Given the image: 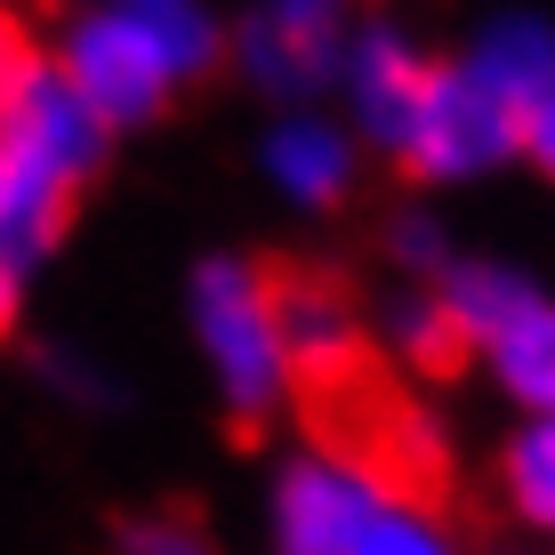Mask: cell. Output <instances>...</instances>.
<instances>
[{
  "mask_svg": "<svg viewBox=\"0 0 555 555\" xmlns=\"http://www.w3.org/2000/svg\"><path fill=\"white\" fill-rule=\"evenodd\" d=\"M185 338L209 395L242 427L298 403V362L282 338V274H266L250 250H202L185 266Z\"/></svg>",
  "mask_w": 555,
  "mask_h": 555,
  "instance_id": "cell-1",
  "label": "cell"
},
{
  "mask_svg": "<svg viewBox=\"0 0 555 555\" xmlns=\"http://www.w3.org/2000/svg\"><path fill=\"white\" fill-rule=\"evenodd\" d=\"M362 25V0H242L225 16V73L266 105H322L338 89V56Z\"/></svg>",
  "mask_w": 555,
  "mask_h": 555,
  "instance_id": "cell-2",
  "label": "cell"
},
{
  "mask_svg": "<svg viewBox=\"0 0 555 555\" xmlns=\"http://www.w3.org/2000/svg\"><path fill=\"white\" fill-rule=\"evenodd\" d=\"M403 483H387L371 451L354 443H298L266 475V555H354L371 515Z\"/></svg>",
  "mask_w": 555,
  "mask_h": 555,
  "instance_id": "cell-3",
  "label": "cell"
},
{
  "mask_svg": "<svg viewBox=\"0 0 555 555\" xmlns=\"http://www.w3.org/2000/svg\"><path fill=\"white\" fill-rule=\"evenodd\" d=\"M507 162H524V113H515L500 89H483L459 56H435L427 73V98H418V121L403 153H395V169H403L411 185H483L500 178Z\"/></svg>",
  "mask_w": 555,
  "mask_h": 555,
  "instance_id": "cell-4",
  "label": "cell"
},
{
  "mask_svg": "<svg viewBox=\"0 0 555 555\" xmlns=\"http://www.w3.org/2000/svg\"><path fill=\"white\" fill-rule=\"evenodd\" d=\"M56 73L81 89V105L98 113L113 138L153 129L185 98V81L169 73V56L145 41V25L121 9V0H98V9L65 16V33H56Z\"/></svg>",
  "mask_w": 555,
  "mask_h": 555,
  "instance_id": "cell-5",
  "label": "cell"
},
{
  "mask_svg": "<svg viewBox=\"0 0 555 555\" xmlns=\"http://www.w3.org/2000/svg\"><path fill=\"white\" fill-rule=\"evenodd\" d=\"M427 73H435V49L418 41L403 16H362L347 56H338V121L362 138V153H403L411 121H418V98H427Z\"/></svg>",
  "mask_w": 555,
  "mask_h": 555,
  "instance_id": "cell-6",
  "label": "cell"
},
{
  "mask_svg": "<svg viewBox=\"0 0 555 555\" xmlns=\"http://www.w3.org/2000/svg\"><path fill=\"white\" fill-rule=\"evenodd\" d=\"M0 153L49 169V178H65L73 194H81V185L105 169L113 129L81 105V89L56 73V56H33L25 49V65L0 81Z\"/></svg>",
  "mask_w": 555,
  "mask_h": 555,
  "instance_id": "cell-7",
  "label": "cell"
},
{
  "mask_svg": "<svg viewBox=\"0 0 555 555\" xmlns=\"http://www.w3.org/2000/svg\"><path fill=\"white\" fill-rule=\"evenodd\" d=\"M362 138L338 121V105H291V113H266L258 129V178L266 194L298 218H331V209L354 202L362 185Z\"/></svg>",
  "mask_w": 555,
  "mask_h": 555,
  "instance_id": "cell-8",
  "label": "cell"
},
{
  "mask_svg": "<svg viewBox=\"0 0 555 555\" xmlns=\"http://www.w3.org/2000/svg\"><path fill=\"white\" fill-rule=\"evenodd\" d=\"M451 56L483 89H500L515 113H531L555 89V16L531 9V0H507V9H491L483 25L467 33V49H451Z\"/></svg>",
  "mask_w": 555,
  "mask_h": 555,
  "instance_id": "cell-9",
  "label": "cell"
},
{
  "mask_svg": "<svg viewBox=\"0 0 555 555\" xmlns=\"http://www.w3.org/2000/svg\"><path fill=\"white\" fill-rule=\"evenodd\" d=\"M282 338H291V362H298V387H338V378L362 371V314L338 282L322 274H298L282 282Z\"/></svg>",
  "mask_w": 555,
  "mask_h": 555,
  "instance_id": "cell-10",
  "label": "cell"
},
{
  "mask_svg": "<svg viewBox=\"0 0 555 555\" xmlns=\"http://www.w3.org/2000/svg\"><path fill=\"white\" fill-rule=\"evenodd\" d=\"M475 362L515 418H555V291H540L507 331H491Z\"/></svg>",
  "mask_w": 555,
  "mask_h": 555,
  "instance_id": "cell-11",
  "label": "cell"
},
{
  "mask_svg": "<svg viewBox=\"0 0 555 555\" xmlns=\"http://www.w3.org/2000/svg\"><path fill=\"white\" fill-rule=\"evenodd\" d=\"M65 225H73V185L16 162V153H0V266L33 274L65 242Z\"/></svg>",
  "mask_w": 555,
  "mask_h": 555,
  "instance_id": "cell-12",
  "label": "cell"
},
{
  "mask_svg": "<svg viewBox=\"0 0 555 555\" xmlns=\"http://www.w3.org/2000/svg\"><path fill=\"white\" fill-rule=\"evenodd\" d=\"M491 483L515 531L555 547V418H507L500 451H491Z\"/></svg>",
  "mask_w": 555,
  "mask_h": 555,
  "instance_id": "cell-13",
  "label": "cell"
},
{
  "mask_svg": "<svg viewBox=\"0 0 555 555\" xmlns=\"http://www.w3.org/2000/svg\"><path fill=\"white\" fill-rule=\"evenodd\" d=\"M435 298H443L459 347L475 354L491 331H507V322L524 314L531 298H540V282H531L524 266H507V258H475V250H459V266H451L443 282H435Z\"/></svg>",
  "mask_w": 555,
  "mask_h": 555,
  "instance_id": "cell-14",
  "label": "cell"
},
{
  "mask_svg": "<svg viewBox=\"0 0 555 555\" xmlns=\"http://www.w3.org/2000/svg\"><path fill=\"white\" fill-rule=\"evenodd\" d=\"M121 9L145 25V41L169 56V73H178L185 89L209 81V73H225V16L209 9V0H121Z\"/></svg>",
  "mask_w": 555,
  "mask_h": 555,
  "instance_id": "cell-15",
  "label": "cell"
},
{
  "mask_svg": "<svg viewBox=\"0 0 555 555\" xmlns=\"http://www.w3.org/2000/svg\"><path fill=\"white\" fill-rule=\"evenodd\" d=\"M378 338H387V354L403 362L411 378H443L451 362H467L443 298H435V291H403V282H395V298L378 306Z\"/></svg>",
  "mask_w": 555,
  "mask_h": 555,
  "instance_id": "cell-16",
  "label": "cell"
},
{
  "mask_svg": "<svg viewBox=\"0 0 555 555\" xmlns=\"http://www.w3.org/2000/svg\"><path fill=\"white\" fill-rule=\"evenodd\" d=\"M378 250H387L403 291H435V282L459 266V242H451V225H443L435 202H395L387 218H378Z\"/></svg>",
  "mask_w": 555,
  "mask_h": 555,
  "instance_id": "cell-17",
  "label": "cell"
},
{
  "mask_svg": "<svg viewBox=\"0 0 555 555\" xmlns=\"http://www.w3.org/2000/svg\"><path fill=\"white\" fill-rule=\"evenodd\" d=\"M354 555H467V540L451 531V515H435L418 491H395L371 515V531L354 540Z\"/></svg>",
  "mask_w": 555,
  "mask_h": 555,
  "instance_id": "cell-18",
  "label": "cell"
},
{
  "mask_svg": "<svg viewBox=\"0 0 555 555\" xmlns=\"http://www.w3.org/2000/svg\"><path fill=\"white\" fill-rule=\"evenodd\" d=\"M113 555H218V531L194 507L162 500V507H129L113 524Z\"/></svg>",
  "mask_w": 555,
  "mask_h": 555,
  "instance_id": "cell-19",
  "label": "cell"
},
{
  "mask_svg": "<svg viewBox=\"0 0 555 555\" xmlns=\"http://www.w3.org/2000/svg\"><path fill=\"white\" fill-rule=\"evenodd\" d=\"M524 169H531L540 185H555V89L524 113Z\"/></svg>",
  "mask_w": 555,
  "mask_h": 555,
  "instance_id": "cell-20",
  "label": "cell"
},
{
  "mask_svg": "<svg viewBox=\"0 0 555 555\" xmlns=\"http://www.w3.org/2000/svg\"><path fill=\"white\" fill-rule=\"evenodd\" d=\"M41 371L56 378V395H73V403H113V378L98 362H73V354H41Z\"/></svg>",
  "mask_w": 555,
  "mask_h": 555,
  "instance_id": "cell-21",
  "label": "cell"
},
{
  "mask_svg": "<svg viewBox=\"0 0 555 555\" xmlns=\"http://www.w3.org/2000/svg\"><path fill=\"white\" fill-rule=\"evenodd\" d=\"M16 314H25V274H16V266H0V338L16 331Z\"/></svg>",
  "mask_w": 555,
  "mask_h": 555,
  "instance_id": "cell-22",
  "label": "cell"
},
{
  "mask_svg": "<svg viewBox=\"0 0 555 555\" xmlns=\"http://www.w3.org/2000/svg\"><path fill=\"white\" fill-rule=\"evenodd\" d=\"M25 65V33H16V16H9V0H0V81Z\"/></svg>",
  "mask_w": 555,
  "mask_h": 555,
  "instance_id": "cell-23",
  "label": "cell"
},
{
  "mask_svg": "<svg viewBox=\"0 0 555 555\" xmlns=\"http://www.w3.org/2000/svg\"><path fill=\"white\" fill-rule=\"evenodd\" d=\"M524 555H555V547H524Z\"/></svg>",
  "mask_w": 555,
  "mask_h": 555,
  "instance_id": "cell-24",
  "label": "cell"
},
{
  "mask_svg": "<svg viewBox=\"0 0 555 555\" xmlns=\"http://www.w3.org/2000/svg\"><path fill=\"white\" fill-rule=\"evenodd\" d=\"M81 9H98V0H81Z\"/></svg>",
  "mask_w": 555,
  "mask_h": 555,
  "instance_id": "cell-25",
  "label": "cell"
}]
</instances>
